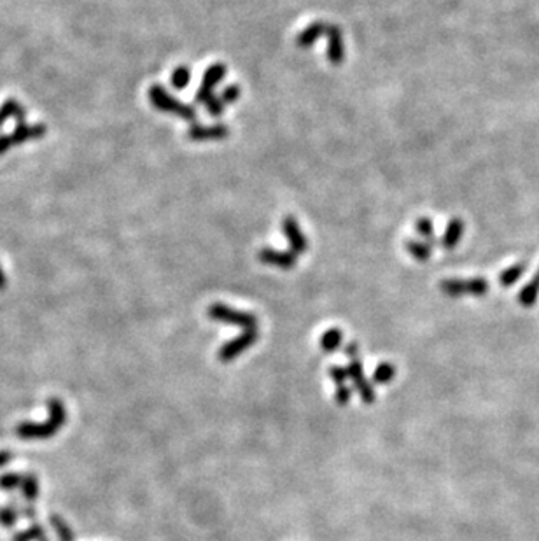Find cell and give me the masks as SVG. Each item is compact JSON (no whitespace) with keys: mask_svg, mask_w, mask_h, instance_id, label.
<instances>
[{"mask_svg":"<svg viewBox=\"0 0 539 541\" xmlns=\"http://www.w3.org/2000/svg\"><path fill=\"white\" fill-rule=\"evenodd\" d=\"M49 419L42 424L36 422H21L14 428V434L21 440H48L53 438L67 422V410L62 399L49 398Z\"/></svg>","mask_w":539,"mask_h":541,"instance_id":"6da1fadb","label":"cell"},{"mask_svg":"<svg viewBox=\"0 0 539 541\" xmlns=\"http://www.w3.org/2000/svg\"><path fill=\"white\" fill-rule=\"evenodd\" d=\"M149 100H151L152 107L162 110V112L174 114V116L182 117L186 121H194V117H197V110H194L193 105L179 102L177 98L172 97L165 88L159 85L149 88Z\"/></svg>","mask_w":539,"mask_h":541,"instance_id":"7a4b0ae2","label":"cell"},{"mask_svg":"<svg viewBox=\"0 0 539 541\" xmlns=\"http://www.w3.org/2000/svg\"><path fill=\"white\" fill-rule=\"evenodd\" d=\"M207 315L214 321L224 322V325L229 326H239L242 327L244 331L246 330H258L259 322L256 315L249 314V312H242L236 310V308L228 307L224 303H212L209 307Z\"/></svg>","mask_w":539,"mask_h":541,"instance_id":"3957f363","label":"cell"},{"mask_svg":"<svg viewBox=\"0 0 539 541\" xmlns=\"http://www.w3.org/2000/svg\"><path fill=\"white\" fill-rule=\"evenodd\" d=\"M48 133V127L44 123H18L16 128L7 135H0V156L6 154L13 147L21 146L28 140H39Z\"/></svg>","mask_w":539,"mask_h":541,"instance_id":"277c9868","label":"cell"},{"mask_svg":"<svg viewBox=\"0 0 539 541\" xmlns=\"http://www.w3.org/2000/svg\"><path fill=\"white\" fill-rule=\"evenodd\" d=\"M439 289L446 296L452 298H461V296H485L488 291V282L483 277H475V279H446L439 284Z\"/></svg>","mask_w":539,"mask_h":541,"instance_id":"5b68a950","label":"cell"},{"mask_svg":"<svg viewBox=\"0 0 539 541\" xmlns=\"http://www.w3.org/2000/svg\"><path fill=\"white\" fill-rule=\"evenodd\" d=\"M259 340V331L258 330H246L244 333H240L239 337H235L233 340L226 342V344L221 345L217 357H219L223 363H229V361L236 359L239 356H242L247 349H251L256 342Z\"/></svg>","mask_w":539,"mask_h":541,"instance_id":"8992f818","label":"cell"},{"mask_svg":"<svg viewBox=\"0 0 539 541\" xmlns=\"http://www.w3.org/2000/svg\"><path fill=\"white\" fill-rule=\"evenodd\" d=\"M347 372H349V380L352 382L354 391L361 396L362 403L372 405V403L375 401L373 384L365 377V372H362V364H361V361H359V357L350 359L349 367H347Z\"/></svg>","mask_w":539,"mask_h":541,"instance_id":"52a82bcc","label":"cell"},{"mask_svg":"<svg viewBox=\"0 0 539 541\" xmlns=\"http://www.w3.org/2000/svg\"><path fill=\"white\" fill-rule=\"evenodd\" d=\"M226 72H228L226 67H224L223 63H214V65H210L207 70H205L204 83H202V86L198 88L194 100H197L198 104H207L210 98L216 97V95H214V90H216V86L223 81Z\"/></svg>","mask_w":539,"mask_h":541,"instance_id":"ba28073f","label":"cell"},{"mask_svg":"<svg viewBox=\"0 0 539 541\" xmlns=\"http://www.w3.org/2000/svg\"><path fill=\"white\" fill-rule=\"evenodd\" d=\"M229 135V128L224 123L216 125H191L187 130V139L193 142H210V140H223Z\"/></svg>","mask_w":539,"mask_h":541,"instance_id":"9c48e42d","label":"cell"},{"mask_svg":"<svg viewBox=\"0 0 539 541\" xmlns=\"http://www.w3.org/2000/svg\"><path fill=\"white\" fill-rule=\"evenodd\" d=\"M282 231H284L286 238H288L291 253H293L294 256H301V254L307 251L308 242H307V237H305V233L301 231L298 221L291 216L284 217V219H282Z\"/></svg>","mask_w":539,"mask_h":541,"instance_id":"30bf717a","label":"cell"},{"mask_svg":"<svg viewBox=\"0 0 539 541\" xmlns=\"http://www.w3.org/2000/svg\"><path fill=\"white\" fill-rule=\"evenodd\" d=\"M259 261H263L265 265L275 266V268L281 270H291L296 265V256H294L291 251H281L273 249V247H263L258 253Z\"/></svg>","mask_w":539,"mask_h":541,"instance_id":"8fae6325","label":"cell"},{"mask_svg":"<svg viewBox=\"0 0 539 541\" xmlns=\"http://www.w3.org/2000/svg\"><path fill=\"white\" fill-rule=\"evenodd\" d=\"M326 37H328V51L326 56L333 65H340L345 58V44H343V33L340 30V26L336 25H328L326 28Z\"/></svg>","mask_w":539,"mask_h":541,"instance_id":"7c38bea8","label":"cell"},{"mask_svg":"<svg viewBox=\"0 0 539 541\" xmlns=\"http://www.w3.org/2000/svg\"><path fill=\"white\" fill-rule=\"evenodd\" d=\"M326 28H328V23H323V21L312 23V25H308L307 28H305L303 32L296 37V46L301 49L312 48L320 36H326Z\"/></svg>","mask_w":539,"mask_h":541,"instance_id":"4fadbf2b","label":"cell"},{"mask_svg":"<svg viewBox=\"0 0 539 541\" xmlns=\"http://www.w3.org/2000/svg\"><path fill=\"white\" fill-rule=\"evenodd\" d=\"M26 116V109L23 107L18 100L14 98H9V100L4 102L0 105V128L7 123L9 120H14L16 123H23Z\"/></svg>","mask_w":539,"mask_h":541,"instance_id":"5bb4252c","label":"cell"},{"mask_svg":"<svg viewBox=\"0 0 539 541\" xmlns=\"http://www.w3.org/2000/svg\"><path fill=\"white\" fill-rule=\"evenodd\" d=\"M462 233H464V223H462V219H459V217H454V219H450L449 224H446V230L441 238V246L445 247V249H456L457 243L461 242Z\"/></svg>","mask_w":539,"mask_h":541,"instance_id":"9a60e30c","label":"cell"},{"mask_svg":"<svg viewBox=\"0 0 539 541\" xmlns=\"http://www.w3.org/2000/svg\"><path fill=\"white\" fill-rule=\"evenodd\" d=\"M23 498L26 499V503L33 505L37 498H39L41 493V485H39V478H37L36 473H25L23 475V483L20 487Z\"/></svg>","mask_w":539,"mask_h":541,"instance_id":"2e32d148","label":"cell"},{"mask_svg":"<svg viewBox=\"0 0 539 541\" xmlns=\"http://www.w3.org/2000/svg\"><path fill=\"white\" fill-rule=\"evenodd\" d=\"M342 342H343L342 330H338V327H331V330L324 331L323 337H320V349H323L324 352L331 354V352H335L340 345H342Z\"/></svg>","mask_w":539,"mask_h":541,"instance_id":"e0dca14e","label":"cell"},{"mask_svg":"<svg viewBox=\"0 0 539 541\" xmlns=\"http://www.w3.org/2000/svg\"><path fill=\"white\" fill-rule=\"evenodd\" d=\"M538 296H539V272L533 277V279H530V282L525 285V288H522V291H520V295H518V302L522 303L523 307H533V305L538 302Z\"/></svg>","mask_w":539,"mask_h":541,"instance_id":"ac0fdd59","label":"cell"},{"mask_svg":"<svg viewBox=\"0 0 539 541\" xmlns=\"http://www.w3.org/2000/svg\"><path fill=\"white\" fill-rule=\"evenodd\" d=\"M48 540L46 536L44 527L39 524V522H32L25 531L18 532V535L13 536V541H44Z\"/></svg>","mask_w":539,"mask_h":541,"instance_id":"d6986e66","label":"cell"},{"mask_svg":"<svg viewBox=\"0 0 539 541\" xmlns=\"http://www.w3.org/2000/svg\"><path fill=\"white\" fill-rule=\"evenodd\" d=\"M525 272H527V263H517V265L510 266V268H506L503 273H501V277H499L501 285H503V288H510V285H513L515 282H518L520 277H522Z\"/></svg>","mask_w":539,"mask_h":541,"instance_id":"ffe728a7","label":"cell"},{"mask_svg":"<svg viewBox=\"0 0 539 541\" xmlns=\"http://www.w3.org/2000/svg\"><path fill=\"white\" fill-rule=\"evenodd\" d=\"M407 251L419 261H426L431 258V253H433V246L429 242H419V240H410L407 242Z\"/></svg>","mask_w":539,"mask_h":541,"instance_id":"44dd1931","label":"cell"},{"mask_svg":"<svg viewBox=\"0 0 539 541\" xmlns=\"http://www.w3.org/2000/svg\"><path fill=\"white\" fill-rule=\"evenodd\" d=\"M49 522H51L53 529H55L56 536H58L60 541H75V535L74 531L70 529V525L65 522L62 517L56 515V513H53L51 517H49Z\"/></svg>","mask_w":539,"mask_h":541,"instance_id":"7402d4cb","label":"cell"},{"mask_svg":"<svg viewBox=\"0 0 539 541\" xmlns=\"http://www.w3.org/2000/svg\"><path fill=\"white\" fill-rule=\"evenodd\" d=\"M18 501L16 499H11L9 505L0 508V525L4 527H13L16 524L18 519H20V513H18Z\"/></svg>","mask_w":539,"mask_h":541,"instance_id":"603a6c76","label":"cell"},{"mask_svg":"<svg viewBox=\"0 0 539 541\" xmlns=\"http://www.w3.org/2000/svg\"><path fill=\"white\" fill-rule=\"evenodd\" d=\"M396 372H397V368L392 363H387V361H385V363H380L373 372V382L385 386V384H389L392 379H394Z\"/></svg>","mask_w":539,"mask_h":541,"instance_id":"cb8c5ba5","label":"cell"},{"mask_svg":"<svg viewBox=\"0 0 539 541\" xmlns=\"http://www.w3.org/2000/svg\"><path fill=\"white\" fill-rule=\"evenodd\" d=\"M23 475L25 473H16V471L0 475V490L2 493H11V490L20 489L23 483Z\"/></svg>","mask_w":539,"mask_h":541,"instance_id":"d4e9b609","label":"cell"},{"mask_svg":"<svg viewBox=\"0 0 539 541\" xmlns=\"http://www.w3.org/2000/svg\"><path fill=\"white\" fill-rule=\"evenodd\" d=\"M170 81H172V86H174L175 90H184V88L189 85V81H191L189 67L179 65L174 72H172Z\"/></svg>","mask_w":539,"mask_h":541,"instance_id":"484cf974","label":"cell"},{"mask_svg":"<svg viewBox=\"0 0 539 541\" xmlns=\"http://www.w3.org/2000/svg\"><path fill=\"white\" fill-rule=\"evenodd\" d=\"M415 230L420 237L426 238V242H433L434 238V228H433V221L429 217H419L415 224Z\"/></svg>","mask_w":539,"mask_h":541,"instance_id":"4316f807","label":"cell"},{"mask_svg":"<svg viewBox=\"0 0 539 541\" xmlns=\"http://www.w3.org/2000/svg\"><path fill=\"white\" fill-rule=\"evenodd\" d=\"M240 97V88L236 85H229L228 88H224L223 93H221V100L224 102V105L235 104Z\"/></svg>","mask_w":539,"mask_h":541,"instance_id":"83f0119b","label":"cell"},{"mask_svg":"<svg viewBox=\"0 0 539 541\" xmlns=\"http://www.w3.org/2000/svg\"><path fill=\"white\" fill-rule=\"evenodd\" d=\"M330 377L335 386H342V384H345V380H349V372L343 367H331Z\"/></svg>","mask_w":539,"mask_h":541,"instance_id":"f1b7e54d","label":"cell"},{"mask_svg":"<svg viewBox=\"0 0 539 541\" xmlns=\"http://www.w3.org/2000/svg\"><path fill=\"white\" fill-rule=\"evenodd\" d=\"M350 398H352V391H350V387H347L345 384H342V386H336V391H335V399L338 405L345 406L347 403L350 401Z\"/></svg>","mask_w":539,"mask_h":541,"instance_id":"f546056e","label":"cell"},{"mask_svg":"<svg viewBox=\"0 0 539 541\" xmlns=\"http://www.w3.org/2000/svg\"><path fill=\"white\" fill-rule=\"evenodd\" d=\"M205 105H207V112L212 117H219L224 110V102L221 100V97H212Z\"/></svg>","mask_w":539,"mask_h":541,"instance_id":"4dcf8cb0","label":"cell"},{"mask_svg":"<svg viewBox=\"0 0 539 541\" xmlns=\"http://www.w3.org/2000/svg\"><path fill=\"white\" fill-rule=\"evenodd\" d=\"M345 354L349 356V359H354V357H359V344L357 342H352L345 347Z\"/></svg>","mask_w":539,"mask_h":541,"instance_id":"1f68e13d","label":"cell"},{"mask_svg":"<svg viewBox=\"0 0 539 541\" xmlns=\"http://www.w3.org/2000/svg\"><path fill=\"white\" fill-rule=\"evenodd\" d=\"M13 461V452L11 451H0V468L7 466Z\"/></svg>","mask_w":539,"mask_h":541,"instance_id":"d6a6232c","label":"cell"},{"mask_svg":"<svg viewBox=\"0 0 539 541\" xmlns=\"http://www.w3.org/2000/svg\"><path fill=\"white\" fill-rule=\"evenodd\" d=\"M6 288H7V275H6V272L2 270V266H0V291H2V289H6Z\"/></svg>","mask_w":539,"mask_h":541,"instance_id":"836d02e7","label":"cell"}]
</instances>
